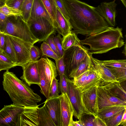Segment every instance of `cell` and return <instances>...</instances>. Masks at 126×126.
I'll list each match as a JSON object with an SVG mask.
<instances>
[{
    "label": "cell",
    "mask_w": 126,
    "mask_h": 126,
    "mask_svg": "<svg viewBox=\"0 0 126 126\" xmlns=\"http://www.w3.org/2000/svg\"><path fill=\"white\" fill-rule=\"evenodd\" d=\"M53 36L54 35L53 34L50 35L44 42H45L47 43L51 48L58 56V51L53 39Z\"/></svg>",
    "instance_id": "obj_45"
},
{
    "label": "cell",
    "mask_w": 126,
    "mask_h": 126,
    "mask_svg": "<svg viewBox=\"0 0 126 126\" xmlns=\"http://www.w3.org/2000/svg\"><path fill=\"white\" fill-rule=\"evenodd\" d=\"M24 0H6L5 3L9 6L21 10Z\"/></svg>",
    "instance_id": "obj_44"
},
{
    "label": "cell",
    "mask_w": 126,
    "mask_h": 126,
    "mask_svg": "<svg viewBox=\"0 0 126 126\" xmlns=\"http://www.w3.org/2000/svg\"><path fill=\"white\" fill-rule=\"evenodd\" d=\"M5 34V45L3 51L16 64V59L14 47L9 37L7 34Z\"/></svg>",
    "instance_id": "obj_31"
},
{
    "label": "cell",
    "mask_w": 126,
    "mask_h": 126,
    "mask_svg": "<svg viewBox=\"0 0 126 126\" xmlns=\"http://www.w3.org/2000/svg\"><path fill=\"white\" fill-rule=\"evenodd\" d=\"M59 33L63 37L68 35L72 31V27L69 21L63 16L57 7L56 25L55 28Z\"/></svg>",
    "instance_id": "obj_21"
},
{
    "label": "cell",
    "mask_w": 126,
    "mask_h": 126,
    "mask_svg": "<svg viewBox=\"0 0 126 126\" xmlns=\"http://www.w3.org/2000/svg\"><path fill=\"white\" fill-rule=\"evenodd\" d=\"M24 107L13 103L0 110V126H16L19 115Z\"/></svg>",
    "instance_id": "obj_8"
},
{
    "label": "cell",
    "mask_w": 126,
    "mask_h": 126,
    "mask_svg": "<svg viewBox=\"0 0 126 126\" xmlns=\"http://www.w3.org/2000/svg\"><path fill=\"white\" fill-rule=\"evenodd\" d=\"M38 114L39 126H55L44 105L38 108Z\"/></svg>",
    "instance_id": "obj_24"
},
{
    "label": "cell",
    "mask_w": 126,
    "mask_h": 126,
    "mask_svg": "<svg viewBox=\"0 0 126 126\" xmlns=\"http://www.w3.org/2000/svg\"><path fill=\"white\" fill-rule=\"evenodd\" d=\"M5 45V34L1 32L0 34V49L4 50Z\"/></svg>",
    "instance_id": "obj_48"
},
{
    "label": "cell",
    "mask_w": 126,
    "mask_h": 126,
    "mask_svg": "<svg viewBox=\"0 0 126 126\" xmlns=\"http://www.w3.org/2000/svg\"><path fill=\"white\" fill-rule=\"evenodd\" d=\"M44 17L52 21L41 0H34L30 18Z\"/></svg>",
    "instance_id": "obj_22"
},
{
    "label": "cell",
    "mask_w": 126,
    "mask_h": 126,
    "mask_svg": "<svg viewBox=\"0 0 126 126\" xmlns=\"http://www.w3.org/2000/svg\"><path fill=\"white\" fill-rule=\"evenodd\" d=\"M89 54L93 66L103 81L107 82H119L107 67L99 62L97 59L94 58L92 54Z\"/></svg>",
    "instance_id": "obj_17"
},
{
    "label": "cell",
    "mask_w": 126,
    "mask_h": 126,
    "mask_svg": "<svg viewBox=\"0 0 126 126\" xmlns=\"http://www.w3.org/2000/svg\"><path fill=\"white\" fill-rule=\"evenodd\" d=\"M69 18L72 31L89 36L107 29L108 24L95 7L79 0H63Z\"/></svg>",
    "instance_id": "obj_1"
},
{
    "label": "cell",
    "mask_w": 126,
    "mask_h": 126,
    "mask_svg": "<svg viewBox=\"0 0 126 126\" xmlns=\"http://www.w3.org/2000/svg\"><path fill=\"white\" fill-rule=\"evenodd\" d=\"M122 2V3L126 7V0H120Z\"/></svg>",
    "instance_id": "obj_53"
},
{
    "label": "cell",
    "mask_w": 126,
    "mask_h": 126,
    "mask_svg": "<svg viewBox=\"0 0 126 126\" xmlns=\"http://www.w3.org/2000/svg\"><path fill=\"white\" fill-rule=\"evenodd\" d=\"M55 28L56 25L57 5L55 0H41Z\"/></svg>",
    "instance_id": "obj_25"
},
{
    "label": "cell",
    "mask_w": 126,
    "mask_h": 126,
    "mask_svg": "<svg viewBox=\"0 0 126 126\" xmlns=\"http://www.w3.org/2000/svg\"><path fill=\"white\" fill-rule=\"evenodd\" d=\"M103 80L94 68L92 63L88 75L83 85L78 88L80 93L83 92L95 86L99 85Z\"/></svg>",
    "instance_id": "obj_19"
},
{
    "label": "cell",
    "mask_w": 126,
    "mask_h": 126,
    "mask_svg": "<svg viewBox=\"0 0 126 126\" xmlns=\"http://www.w3.org/2000/svg\"><path fill=\"white\" fill-rule=\"evenodd\" d=\"M106 66L109 69L118 82L121 83L126 80V67H116Z\"/></svg>",
    "instance_id": "obj_29"
},
{
    "label": "cell",
    "mask_w": 126,
    "mask_h": 126,
    "mask_svg": "<svg viewBox=\"0 0 126 126\" xmlns=\"http://www.w3.org/2000/svg\"><path fill=\"white\" fill-rule=\"evenodd\" d=\"M99 85L112 95L126 102V91L119 82H107L102 81Z\"/></svg>",
    "instance_id": "obj_18"
},
{
    "label": "cell",
    "mask_w": 126,
    "mask_h": 126,
    "mask_svg": "<svg viewBox=\"0 0 126 126\" xmlns=\"http://www.w3.org/2000/svg\"><path fill=\"white\" fill-rule=\"evenodd\" d=\"M116 0L109 2H103L95 8L99 14L111 26H115L116 23Z\"/></svg>",
    "instance_id": "obj_12"
},
{
    "label": "cell",
    "mask_w": 126,
    "mask_h": 126,
    "mask_svg": "<svg viewBox=\"0 0 126 126\" xmlns=\"http://www.w3.org/2000/svg\"><path fill=\"white\" fill-rule=\"evenodd\" d=\"M57 70L59 76L65 74V65L64 63L63 56L58 60L55 61Z\"/></svg>",
    "instance_id": "obj_43"
},
{
    "label": "cell",
    "mask_w": 126,
    "mask_h": 126,
    "mask_svg": "<svg viewBox=\"0 0 126 126\" xmlns=\"http://www.w3.org/2000/svg\"><path fill=\"white\" fill-rule=\"evenodd\" d=\"M53 39L58 51V56L60 58L63 56L64 51L62 47V38L61 34L59 33L55 36H53Z\"/></svg>",
    "instance_id": "obj_39"
},
{
    "label": "cell",
    "mask_w": 126,
    "mask_h": 126,
    "mask_svg": "<svg viewBox=\"0 0 126 126\" xmlns=\"http://www.w3.org/2000/svg\"><path fill=\"white\" fill-rule=\"evenodd\" d=\"M57 6L64 17L69 21V15L63 0H55Z\"/></svg>",
    "instance_id": "obj_42"
},
{
    "label": "cell",
    "mask_w": 126,
    "mask_h": 126,
    "mask_svg": "<svg viewBox=\"0 0 126 126\" xmlns=\"http://www.w3.org/2000/svg\"><path fill=\"white\" fill-rule=\"evenodd\" d=\"M44 105L55 126H61V114L59 96L47 99Z\"/></svg>",
    "instance_id": "obj_16"
},
{
    "label": "cell",
    "mask_w": 126,
    "mask_h": 126,
    "mask_svg": "<svg viewBox=\"0 0 126 126\" xmlns=\"http://www.w3.org/2000/svg\"><path fill=\"white\" fill-rule=\"evenodd\" d=\"M61 114V126H70L76 117L75 111L67 94L61 93L59 96Z\"/></svg>",
    "instance_id": "obj_10"
},
{
    "label": "cell",
    "mask_w": 126,
    "mask_h": 126,
    "mask_svg": "<svg viewBox=\"0 0 126 126\" xmlns=\"http://www.w3.org/2000/svg\"><path fill=\"white\" fill-rule=\"evenodd\" d=\"M4 90L9 95L13 103L24 107H34L42 98L25 82L19 79L13 72L7 70L3 75Z\"/></svg>",
    "instance_id": "obj_2"
},
{
    "label": "cell",
    "mask_w": 126,
    "mask_h": 126,
    "mask_svg": "<svg viewBox=\"0 0 126 126\" xmlns=\"http://www.w3.org/2000/svg\"><path fill=\"white\" fill-rule=\"evenodd\" d=\"M6 0H0V7L3 5L5 3Z\"/></svg>",
    "instance_id": "obj_51"
},
{
    "label": "cell",
    "mask_w": 126,
    "mask_h": 126,
    "mask_svg": "<svg viewBox=\"0 0 126 126\" xmlns=\"http://www.w3.org/2000/svg\"><path fill=\"white\" fill-rule=\"evenodd\" d=\"M97 86L80 93L82 107L85 113L96 115L98 110Z\"/></svg>",
    "instance_id": "obj_9"
},
{
    "label": "cell",
    "mask_w": 126,
    "mask_h": 126,
    "mask_svg": "<svg viewBox=\"0 0 126 126\" xmlns=\"http://www.w3.org/2000/svg\"><path fill=\"white\" fill-rule=\"evenodd\" d=\"M97 92L99 109L114 105L126 106V102L112 95L100 85L97 86Z\"/></svg>",
    "instance_id": "obj_14"
},
{
    "label": "cell",
    "mask_w": 126,
    "mask_h": 126,
    "mask_svg": "<svg viewBox=\"0 0 126 126\" xmlns=\"http://www.w3.org/2000/svg\"><path fill=\"white\" fill-rule=\"evenodd\" d=\"M94 122V126H106L105 122L97 115L95 116Z\"/></svg>",
    "instance_id": "obj_47"
},
{
    "label": "cell",
    "mask_w": 126,
    "mask_h": 126,
    "mask_svg": "<svg viewBox=\"0 0 126 126\" xmlns=\"http://www.w3.org/2000/svg\"><path fill=\"white\" fill-rule=\"evenodd\" d=\"M17 66L4 51L0 49V71L9 70L12 68Z\"/></svg>",
    "instance_id": "obj_28"
},
{
    "label": "cell",
    "mask_w": 126,
    "mask_h": 126,
    "mask_svg": "<svg viewBox=\"0 0 126 126\" xmlns=\"http://www.w3.org/2000/svg\"><path fill=\"white\" fill-rule=\"evenodd\" d=\"M27 23L32 33L38 42H44L50 35L55 34L56 30L52 23L44 17L30 18Z\"/></svg>",
    "instance_id": "obj_6"
},
{
    "label": "cell",
    "mask_w": 126,
    "mask_h": 126,
    "mask_svg": "<svg viewBox=\"0 0 126 126\" xmlns=\"http://www.w3.org/2000/svg\"><path fill=\"white\" fill-rule=\"evenodd\" d=\"M8 17L0 12V30L2 32L6 28L7 20Z\"/></svg>",
    "instance_id": "obj_46"
},
{
    "label": "cell",
    "mask_w": 126,
    "mask_h": 126,
    "mask_svg": "<svg viewBox=\"0 0 126 126\" xmlns=\"http://www.w3.org/2000/svg\"><path fill=\"white\" fill-rule=\"evenodd\" d=\"M122 28L109 27L105 30L80 40L81 43L90 46L89 54H102L125 45Z\"/></svg>",
    "instance_id": "obj_3"
},
{
    "label": "cell",
    "mask_w": 126,
    "mask_h": 126,
    "mask_svg": "<svg viewBox=\"0 0 126 126\" xmlns=\"http://www.w3.org/2000/svg\"><path fill=\"white\" fill-rule=\"evenodd\" d=\"M126 109V106L121 105L103 107L98 109L96 115L104 121L106 119Z\"/></svg>",
    "instance_id": "obj_23"
},
{
    "label": "cell",
    "mask_w": 126,
    "mask_h": 126,
    "mask_svg": "<svg viewBox=\"0 0 126 126\" xmlns=\"http://www.w3.org/2000/svg\"><path fill=\"white\" fill-rule=\"evenodd\" d=\"M70 126H83L80 123L79 120L76 121H74L73 120Z\"/></svg>",
    "instance_id": "obj_50"
},
{
    "label": "cell",
    "mask_w": 126,
    "mask_h": 126,
    "mask_svg": "<svg viewBox=\"0 0 126 126\" xmlns=\"http://www.w3.org/2000/svg\"><path fill=\"white\" fill-rule=\"evenodd\" d=\"M126 109L116 113L105 121L106 126H119L121 121L123 115Z\"/></svg>",
    "instance_id": "obj_34"
},
{
    "label": "cell",
    "mask_w": 126,
    "mask_h": 126,
    "mask_svg": "<svg viewBox=\"0 0 126 126\" xmlns=\"http://www.w3.org/2000/svg\"><path fill=\"white\" fill-rule=\"evenodd\" d=\"M91 63L90 54L87 55L84 60L78 66L72 71L69 75L68 78H74L89 69Z\"/></svg>",
    "instance_id": "obj_26"
},
{
    "label": "cell",
    "mask_w": 126,
    "mask_h": 126,
    "mask_svg": "<svg viewBox=\"0 0 126 126\" xmlns=\"http://www.w3.org/2000/svg\"><path fill=\"white\" fill-rule=\"evenodd\" d=\"M41 57H48L54 60H58L60 58L46 43L44 42L40 47Z\"/></svg>",
    "instance_id": "obj_33"
},
{
    "label": "cell",
    "mask_w": 126,
    "mask_h": 126,
    "mask_svg": "<svg viewBox=\"0 0 126 126\" xmlns=\"http://www.w3.org/2000/svg\"><path fill=\"white\" fill-rule=\"evenodd\" d=\"M60 80L58 82L59 87L61 93H64L67 94V77L65 74L59 76Z\"/></svg>",
    "instance_id": "obj_40"
},
{
    "label": "cell",
    "mask_w": 126,
    "mask_h": 126,
    "mask_svg": "<svg viewBox=\"0 0 126 126\" xmlns=\"http://www.w3.org/2000/svg\"><path fill=\"white\" fill-rule=\"evenodd\" d=\"M119 126H126V110L123 115L121 122Z\"/></svg>",
    "instance_id": "obj_49"
},
{
    "label": "cell",
    "mask_w": 126,
    "mask_h": 126,
    "mask_svg": "<svg viewBox=\"0 0 126 126\" xmlns=\"http://www.w3.org/2000/svg\"><path fill=\"white\" fill-rule=\"evenodd\" d=\"M95 116L84 113L81 115L79 120L83 126H94V121Z\"/></svg>",
    "instance_id": "obj_36"
},
{
    "label": "cell",
    "mask_w": 126,
    "mask_h": 126,
    "mask_svg": "<svg viewBox=\"0 0 126 126\" xmlns=\"http://www.w3.org/2000/svg\"><path fill=\"white\" fill-rule=\"evenodd\" d=\"M37 64L43 69L51 85L53 79L58 75L56 67L54 62L47 58H41L37 60Z\"/></svg>",
    "instance_id": "obj_20"
},
{
    "label": "cell",
    "mask_w": 126,
    "mask_h": 126,
    "mask_svg": "<svg viewBox=\"0 0 126 126\" xmlns=\"http://www.w3.org/2000/svg\"><path fill=\"white\" fill-rule=\"evenodd\" d=\"M37 61H29L21 66L23 72L20 78L29 86L32 84L39 86L40 84Z\"/></svg>",
    "instance_id": "obj_13"
},
{
    "label": "cell",
    "mask_w": 126,
    "mask_h": 126,
    "mask_svg": "<svg viewBox=\"0 0 126 126\" xmlns=\"http://www.w3.org/2000/svg\"><path fill=\"white\" fill-rule=\"evenodd\" d=\"M38 106L24 107L19 115L16 126H39Z\"/></svg>",
    "instance_id": "obj_15"
},
{
    "label": "cell",
    "mask_w": 126,
    "mask_h": 126,
    "mask_svg": "<svg viewBox=\"0 0 126 126\" xmlns=\"http://www.w3.org/2000/svg\"><path fill=\"white\" fill-rule=\"evenodd\" d=\"M124 49L123 50V51H122V53L123 54H124L125 56H126V43H125V45H124Z\"/></svg>",
    "instance_id": "obj_52"
},
{
    "label": "cell",
    "mask_w": 126,
    "mask_h": 126,
    "mask_svg": "<svg viewBox=\"0 0 126 126\" xmlns=\"http://www.w3.org/2000/svg\"><path fill=\"white\" fill-rule=\"evenodd\" d=\"M42 55L41 51L36 47L33 45L31 47L30 51L29 61H37Z\"/></svg>",
    "instance_id": "obj_41"
},
{
    "label": "cell",
    "mask_w": 126,
    "mask_h": 126,
    "mask_svg": "<svg viewBox=\"0 0 126 126\" xmlns=\"http://www.w3.org/2000/svg\"><path fill=\"white\" fill-rule=\"evenodd\" d=\"M1 32L0 30V33Z\"/></svg>",
    "instance_id": "obj_54"
},
{
    "label": "cell",
    "mask_w": 126,
    "mask_h": 126,
    "mask_svg": "<svg viewBox=\"0 0 126 126\" xmlns=\"http://www.w3.org/2000/svg\"><path fill=\"white\" fill-rule=\"evenodd\" d=\"M8 17L4 33L18 37L33 45L39 41L32 34L27 23L22 16Z\"/></svg>",
    "instance_id": "obj_4"
},
{
    "label": "cell",
    "mask_w": 126,
    "mask_h": 126,
    "mask_svg": "<svg viewBox=\"0 0 126 126\" xmlns=\"http://www.w3.org/2000/svg\"><path fill=\"white\" fill-rule=\"evenodd\" d=\"M34 0H24L21 8L22 17L26 22L28 21L30 17Z\"/></svg>",
    "instance_id": "obj_32"
},
{
    "label": "cell",
    "mask_w": 126,
    "mask_h": 126,
    "mask_svg": "<svg viewBox=\"0 0 126 126\" xmlns=\"http://www.w3.org/2000/svg\"><path fill=\"white\" fill-rule=\"evenodd\" d=\"M56 78L52 80L51 85L49 98H52L59 96L60 91L58 85V81ZM48 98V99H49Z\"/></svg>",
    "instance_id": "obj_37"
},
{
    "label": "cell",
    "mask_w": 126,
    "mask_h": 126,
    "mask_svg": "<svg viewBox=\"0 0 126 126\" xmlns=\"http://www.w3.org/2000/svg\"><path fill=\"white\" fill-rule=\"evenodd\" d=\"M97 60L106 66L116 67H126V60L100 61L97 59Z\"/></svg>",
    "instance_id": "obj_35"
},
{
    "label": "cell",
    "mask_w": 126,
    "mask_h": 126,
    "mask_svg": "<svg viewBox=\"0 0 126 126\" xmlns=\"http://www.w3.org/2000/svg\"><path fill=\"white\" fill-rule=\"evenodd\" d=\"M67 80V94L74 109L75 118L79 120L81 115L85 113L81 102L80 93L72 80L68 78Z\"/></svg>",
    "instance_id": "obj_11"
},
{
    "label": "cell",
    "mask_w": 126,
    "mask_h": 126,
    "mask_svg": "<svg viewBox=\"0 0 126 126\" xmlns=\"http://www.w3.org/2000/svg\"><path fill=\"white\" fill-rule=\"evenodd\" d=\"M80 40L72 31L62 38V47L64 50L71 47L81 43Z\"/></svg>",
    "instance_id": "obj_27"
},
{
    "label": "cell",
    "mask_w": 126,
    "mask_h": 126,
    "mask_svg": "<svg viewBox=\"0 0 126 126\" xmlns=\"http://www.w3.org/2000/svg\"><path fill=\"white\" fill-rule=\"evenodd\" d=\"M0 12L8 17L16 18L22 16V13L21 10L9 6L6 3L0 7Z\"/></svg>",
    "instance_id": "obj_30"
},
{
    "label": "cell",
    "mask_w": 126,
    "mask_h": 126,
    "mask_svg": "<svg viewBox=\"0 0 126 126\" xmlns=\"http://www.w3.org/2000/svg\"><path fill=\"white\" fill-rule=\"evenodd\" d=\"M89 69L86 71L79 76L73 78V79L72 80L73 83L77 88H79L81 87L84 83L88 75Z\"/></svg>",
    "instance_id": "obj_38"
},
{
    "label": "cell",
    "mask_w": 126,
    "mask_h": 126,
    "mask_svg": "<svg viewBox=\"0 0 126 126\" xmlns=\"http://www.w3.org/2000/svg\"><path fill=\"white\" fill-rule=\"evenodd\" d=\"M88 49L80 43L64 50L63 59L65 65V74L68 78L70 73L89 54Z\"/></svg>",
    "instance_id": "obj_5"
},
{
    "label": "cell",
    "mask_w": 126,
    "mask_h": 126,
    "mask_svg": "<svg viewBox=\"0 0 126 126\" xmlns=\"http://www.w3.org/2000/svg\"><path fill=\"white\" fill-rule=\"evenodd\" d=\"M7 35L9 37L14 47L16 57L17 66H21L29 62L30 49L33 45L18 37Z\"/></svg>",
    "instance_id": "obj_7"
}]
</instances>
